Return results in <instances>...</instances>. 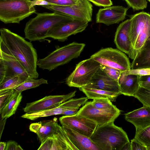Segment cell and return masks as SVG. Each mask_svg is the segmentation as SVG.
I'll use <instances>...</instances> for the list:
<instances>
[{"mask_svg":"<svg viewBox=\"0 0 150 150\" xmlns=\"http://www.w3.org/2000/svg\"><path fill=\"white\" fill-rule=\"evenodd\" d=\"M0 32V51L14 57L30 77L37 79L38 55L32 43L8 29L1 28Z\"/></svg>","mask_w":150,"mask_h":150,"instance_id":"6da1fadb","label":"cell"},{"mask_svg":"<svg viewBox=\"0 0 150 150\" xmlns=\"http://www.w3.org/2000/svg\"><path fill=\"white\" fill-rule=\"evenodd\" d=\"M75 19L58 12L37 13L36 16L30 19L25 25L24 30L25 38L30 42L45 40L52 29Z\"/></svg>","mask_w":150,"mask_h":150,"instance_id":"7a4b0ae2","label":"cell"},{"mask_svg":"<svg viewBox=\"0 0 150 150\" xmlns=\"http://www.w3.org/2000/svg\"><path fill=\"white\" fill-rule=\"evenodd\" d=\"M90 138L99 150H122L129 142L126 132L114 122L97 126Z\"/></svg>","mask_w":150,"mask_h":150,"instance_id":"3957f363","label":"cell"},{"mask_svg":"<svg viewBox=\"0 0 150 150\" xmlns=\"http://www.w3.org/2000/svg\"><path fill=\"white\" fill-rule=\"evenodd\" d=\"M85 46L84 43L73 42L58 47L46 57L38 59L37 66L40 69L50 71L78 57Z\"/></svg>","mask_w":150,"mask_h":150,"instance_id":"277c9868","label":"cell"},{"mask_svg":"<svg viewBox=\"0 0 150 150\" xmlns=\"http://www.w3.org/2000/svg\"><path fill=\"white\" fill-rule=\"evenodd\" d=\"M35 11L30 0L0 1V20L5 24L19 23Z\"/></svg>","mask_w":150,"mask_h":150,"instance_id":"5b68a950","label":"cell"},{"mask_svg":"<svg viewBox=\"0 0 150 150\" xmlns=\"http://www.w3.org/2000/svg\"><path fill=\"white\" fill-rule=\"evenodd\" d=\"M130 19V36L133 49L129 57L133 60L145 41L150 39V14L139 12Z\"/></svg>","mask_w":150,"mask_h":150,"instance_id":"8992f818","label":"cell"},{"mask_svg":"<svg viewBox=\"0 0 150 150\" xmlns=\"http://www.w3.org/2000/svg\"><path fill=\"white\" fill-rule=\"evenodd\" d=\"M101 66V64L91 57L80 62L67 78V84L69 87L79 88L85 86Z\"/></svg>","mask_w":150,"mask_h":150,"instance_id":"52a82bcc","label":"cell"},{"mask_svg":"<svg viewBox=\"0 0 150 150\" xmlns=\"http://www.w3.org/2000/svg\"><path fill=\"white\" fill-rule=\"evenodd\" d=\"M90 57L101 65L121 71L131 69V64L125 54L121 51L112 48L101 49Z\"/></svg>","mask_w":150,"mask_h":150,"instance_id":"ba28073f","label":"cell"},{"mask_svg":"<svg viewBox=\"0 0 150 150\" xmlns=\"http://www.w3.org/2000/svg\"><path fill=\"white\" fill-rule=\"evenodd\" d=\"M42 6L54 12L67 15L75 19L88 22L92 20L93 6L88 0H79L76 4L69 5L53 4Z\"/></svg>","mask_w":150,"mask_h":150,"instance_id":"9c48e42d","label":"cell"},{"mask_svg":"<svg viewBox=\"0 0 150 150\" xmlns=\"http://www.w3.org/2000/svg\"><path fill=\"white\" fill-rule=\"evenodd\" d=\"M118 108L110 110L97 108L91 104V101L87 102L79 110L77 114L86 117L101 126L114 122L120 114Z\"/></svg>","mask_w":150,"mask_h":150,"instance_id":"30bf717a","label":"cell"},{"mask_svg":"<svg viewBox=\"0 0 150 150\" xmlns=\"http://www.w3.org/2000/svg\"><path fill=\"white\" fill-rule=\"evenodd\" d=\"M59 120L62 126L89 138L98 126L94 121L77 113L72 115L62 116Z\"/></svg>","mask_w":150,"mask_h":150,"instance_id":"8fae6325","label":"cell"},{"mask_svg":"<svg viewBox=\"0 0 150 150\" xmlns=\"http://www.w3.org/2000/svg\"><path fill=\"white\" fill-rule=\"evenodd\" d=\"M76 91L64 95L46 96L39 100L28 103L23 108L25 113H31L58 107L75 95Z\"/></svg>","mask_w":150,"mask_h":150,"instance_id":"7c38bea8","label":"cell"},{"mask_svg":"<svg viewBox=\"0 0 150 150\" xmlns=\"http://www.w3.org/2000/svg\"><path fill=\"white\" fill-rule=\"evenodd\" d=\"M0 81L17 76L29 77L21 63L14 57L0 51Z\"/></svg>","mask_w":150,"mask_h":150,"instance_id":"4fadbf2b","label":"cell"},{"mask_svg":"<svg viewBox=\"0 0 150 150\" xmlns=\"http://www.w3.org/2000/svg\"><path fill=\"white\" fill-rule=\"evenodd\" d=\"M88 22L75 19L62 24L51 30L47 38H50L61 42L66 40L70 36L84 30L88 25Z\"/></svg>","mask_w":150,"mask_h":150,"instance_id":"5bb4252c","label":"cell"},{"mask_svg":"<svg viewBox=\"0 0 150 150\" xmlns=\"http://www.w3.org/2000/svg\"><path fill=\"white\" fill-rule=\"evenodd\" d=\"M76 149L63 127L58 125L57 132L41 143L38 150H74Z\"/></svg>","mask_w":150,"mask_h":150,"instance_id":"9a60e30c","label":"cell"},{"mask_svg":"<svg viewBox=\"0 0 150 150\" xmlns=\"http://www.w3.org/2000/svg\"><path fill=\"white\" fill-rule=\"evenodd\" d=\"M128 8L120 6H109L99 9L96 22L107 25L118 23L124 20Z\"/></svg>","mask_w":150,"mask_h":150,"instance_id":"2e32d148","label":"cell"},{"mask_svg":"<svg viewBox=\"0 0 150 150\" xmlns=\"http://www.w3.org/2000/svg\"><path fill=\"white\" fill-rule=\"evenodd\" d=\"M131 23L130 18L119 25L115 33L114 41L117 47L128 54L129 57L133 49L130 36Z\"/></svg>","mask_w":150,"mask_h":150,"instance_id":"e0dca14e","label":"cell"},{"mask_svg":"<svg viewBox=\"0 0 150 150\" xmlns=\"http://www.w3.org/2000/svg\"><path fill=\"white\" fill-rule=\"evenodd\" d=\"M85 87L121 94L118 81L110 77L100 68Z\"/></svg>","mask_w":150,"mask_h":150,"instance_id":"ac0fdd59","label":"cell"},{"mask_svg":"<svg viewBox=\"0 0 150 150\" xmlns=\"http://www.w3.org/2000/svg\"><path fill=\"white\" fill-rule=\"evenodd\" d=\"M126 121L133 124L136 133L150 126V107L144 106L125 114Z\"/></svg>","mask_w":150,"mask_h":150,"instance_id":"d6986e66","label":"cell"},{"mask_svg":"<svg viewBox=\"0 0 150 150\" xmlns=\"http://www.w3.org/2000/svg\"><path fill=\"white\" fill-rule=\"evenodd\" d=\"M58 125L57 119L55 118L49 121L32 123L30 126L29 129L37 134L42 143L48 137L57 132Z\"/></svg>","mask_w":150,"mask_h":150,"instance_id":"ffe728a7","label":"cell"},{"mask_svg":"<svg viewBox=\"0 0 150 150\" xmlns=\"http://www.w3.org/2000/svg\"><path fill=\"white\" fill-rule=\"evenodd\" d=\"M140 78L139 75H126L122 71L118 81L121 94L133 96L140 86Z\"/></svg>","mask_w":150,"mask_h":150,"instance_id":"44dd1931","label":"cell"},{"mask_svg":"<svg viewBox=\"0 0 150 150\" xmlns=\"http://www.w3.org/2000/svg\"><path fill=\"white\" fill-rule=\"evenodd\" d=\"M69 139L79 150H99L90 138L62 126Z\"/></svg>","mask_w":150,"mask_h":150,"instance_id":"7402d4cb","label":"cell"},{"mask_svg":"<svg viewBox=\"0 0 150 150\" xmlns=\"http://www.w3.org/2000/svg\"><path fill=\"white\" fill-rule=\"evenodd\" d=\"M150 69V39L147 40L131 64V69Z\"/></svg>","mask_w":150,"mask_h":150,"instance_id":"603a6c76","label":"cell"},{"mask_svg":"<svg viewBox=\"0 0 150 150\" xmlns=\"http://www.w3.org/2000/svg\"><path fill=\"white\" fill-rule=\"evenodd\" d=\"M83 93L88 99H94L104 98L115 101L117 97L119 95L116 93L100 89L91 88L86 87H82L79 88Z\"/></svg>","mask_w":150,"mask_h":150,"instance_id":"cb8c5ba5","label":"cell"},{"mask_svg":"<svg viewBox=\"0 0 150 150\" xmlns=\"http://www.w3.org/2000/svg\"><path fill=\"white\" fill-rule=\"evenodd\" d=\"M21 92L16 91L14 90L10 99L0 111L2 118H9L15 114L22 98Z\"/></svg>","mask_w":150,"mask_h":150,"instance_id":"d4e9b609","label":"cell"},{"mask_svg":"<svg viewBox=\"0 0 150 150\" xmlns=\"http://www.w3.org/2000/svg\"><path fill=\"white\" fill-rule=\"evenodd\" d=\"M65 110L59 106L56 108L38 112L27 113L21 116L22 118H26L32 120H35L39 118L45 117L52 115L63 114Z\"/></svg>","mask_w":150,"mask_h":150,"instance_id":"484cf974","label":"cell"},{"mask_svg":"<svg viewBox=\"0 0 150 150\" xmlns=\"http://www.w3.org/2000/svg\"><path fill=\"white\" fill-rule=\"evenodd\" d=\"M27 79L20 76L5 78L0 81V91L14 89Z\"/></svg>","mask_w":150,"mask_h":150,"instance_id":"4316f807","label":"cell"},{"mask_svg":"<svg viewBox=\"0 0 150 150\" xmlns=\"http://www.w3.org/2000/svg\"><path fill=\"white\" fill-rule=\"evenodd\" d=\"M48 84L47 80L43 78L36 79L29 77L22 84L14 88L17 92H21L32 88L38 87L41 84Z\"/></svg>","mask_w":150,"mask_h":150,"instance_id":"83f0119b","label":"cell"},{"mask_svg":"<svg viewBox=\"0 0 150 150\" xmlns=\"http://www.w3.org/2000/svg\"><path fill=\"white\" fill-rule=\"evenodd\" d=\"M133 96L137 98L143 105L150 107V89L140 86Z\"/></svg>","mask_w":150,"mask_h":150,"instance_id":"f1b7e54d","label":"cell"},{"mask_svg":"<svg viewBox=\"0 0 150 150\" xmlns=\"http://www.w3.org/2000/svg\"><path fill=\"white\" fill-rule=\"evenodd\" d=\"M88 99L87 97L71 98L61 103L59 106L64 108L65 110L74 108L79 109L81 106L83 105L87 102Z\"/></svg>","mask_w":150,"mask_h":150,"instance_id":"f546056e","label":"cell"},{"mask_svg":"<svg viewBox=\"0 0 150 150\" xmlns=\"http://www.w3.org/2000/svg\"><path fill=\"white\" fill-rule=\"evenodd\" d=\"M134 138L146 147L150 146V126L136 133Z\"/></svg>","mask_w":150,"mask_h":150,"instance_id":"4dcf8cb0","label":"cell"},{"mask_svg":"<svg viewBox=\"0 0 150 150\" xmlns=\"http://www.w3.org/2000/svg\"><path fill=\"white\" fill-rule=\"evenodd\" d=\"M91 104L95 107L100 109L110 110L117 108L110 100L107 99H94L91 101Z\"/></svg>","mask_w":150,"mask_h":150,"instance_id":"1f68e13d","label":"cell"},{"mask_svg":"<svg viewBox=\"0 0 150 150\" xmlns=\"http://www.w3.org/2000/svg\"><path fill=\"white\" fill-rule=\"evenodd\" d=\"M14 92V89L0 91V111L7 103Z\"/></svg>","mask_w":150,"mask_h":150,"instance_id":"d6a6232c","label":"cell"},{"mask_svg":"<svg viewBox=\"0 0 150 150\" xmlns=\"http://www.w3.org/2000/svg\"><path fill=\"white\" fill-rule=\"evenodd\" d=\"M130 7L134 10L144 9L147 7L146 0H124Z\"/></svg>","mask_w":150,"mask_h":150,"instance_id":"836d02e7","label":"cell"},{"mask_svg":"<svg viewBox=\"0 0 150 150\" xmlns=\"http://www.w3.org/2000/svg\"><path fill=\"white\" fill-rule=\"evenodd\" d=\"M100 68L110 78L118 81L121 71L114 68L101 65Z\"/></svg>","mask_w":150,"mask_h":150,"instance_id":"e575fe53","label":"cell"},{"mask_svg":"<svg viewBox=\"0 0 150 150\" xmlns=\"http://www.w3.org/2000/svg\"><path fill=\"white\" fill-rule=\"evenodd\" d=\"M123 72L126 75H136L141 76L150 75V69H130L129 70L123 71Z\"/></svg>","mask_w":150,"mask_h":150,"instance_id":"d590c367","label":"cell"},{"mask_svg":"<svg viewBox=\"0 0 150 150\" xmlns=\"http://www.w3.org/2000/svg\"><path fill=\"white\" fill-rule=\"evenodd\" d=\"M49 3L60 6L71 5L76 4L79 0H44Z\"/></svg>","mask_w":150,"mask_h":150,"instance_id":"8d00e7d4","label":"cell"},{"mask_svg":"<svg viewBox=\"0 0 150 150\" xmlns=\"http://www.w3.org/2000/svg\"><path fill=\"white\" fill-rule=\"evenodd\" d=\"M98 6L106 7L111 6L112 5L111 0H88Z\"/></svg>","mask_w":150,"mask_h":150,"instance_id":"74e56055","label":"cell"},{"mask_svg":"<svg viewBox=\"0 0 150 150\" xmlns=\"http://www.w3.org/2000/svg\"><path fill=\"white\" fill-rule=\"evenodd\" d=\"M131 150H146V147L134 138L131 140Z\"/></svg>","mask_w":150,"mask_h":150,"instance_id":"f35d334b","label":"cell"},{"mask_svg":"<svg viewBox=\"0 0 150 150\" xmlns=\"http://www.w3.org/2000/svg\"><path fill=\"white\" fill-rule=\"evenodd\" d=\"M5 150H23V149L16 142L9 141L7 142Z\"/></svg>","mask_w":150,"mask_h":150,"instance_id":"ab89813d","label":"cell"},{"mask_svg":"<svg viewBox=\"0 0 150 150\" xmlns=\"http://www.w3.org/2000/svg\"><path fill=\"white\" fill-rule=\"evenodd\" d=\"M54 4L49 3L44 0H33L31 1V5L32 6H43L47 5H51Z\"/></svg>","mask_w":150,"mask_h":150,"instance_id":"60d3db41","label":"cell"},{"mask_svg":"<svg viewBox=\"0 0 150 150\" xmlns=\"http://www.w3.org/2000/svg\"><path fill=\"white\" fill-rule=\"evenodd\" d=\"M79 110L77 108L72 109L65 111L62 115H72L76 114Z\"/></svg>","mask_w":150,"mask_h":150,"instance_id":"b9f144b4","label":"cell"},{"mask_svg":"<svg viewBox=\"0 0 150 150\" xmlns=\"http://www.w3.org/2000/svg\"><path fill=\"white\" fill-rule=\"evenodd\" d=\"M150 83V75L140 76V83Z\"/></svg>","mask_w":150,"mask_h":150,"instance_id":"7bdbcfd3","label":"cell"},{"mask_svg":"<svg viewBox=\"0 0 150 150\" xmlns=\"http://www.w3.org/2000/svg\"><path fill=\"white\" fill-rule=\"evenodd\" d=\"M122 150H131V142H129L126 143L123 147Z\"/></svg>","mask_w":150,"mask_h":150,"instance_id":"ee69618b","label":"cell"},{"mask_svg":"<svg viewBox=\"0 0 150 150\" xmlns=\"http://www.w3.org/2000/svg\"><path fill=\"white\" fill-rule=\"evenodd\" d=\"M7 143L6 142H0V150H5Z\"/></svg>","mask_w":150,"mask_h":150,"instance_id":"f6af8a7d","label":"cell"},{"mask_svg":"<svg viewBox=\"0 0 150 150\" xmlns=\"http://www.w3.org/2000/svg\"><path fill=\"white\" fill-rule=\"evenodd\" d=\"M140 86H143L150 89V83H140Z\"/></svg>","mask_w":150,"mask_h":150,"instance_id":"bcb514c9","label":"cell"},{"mask_svg":"<svg viewBox=\"0 0 150 150\" xmlns=\"http://www.w3.org/2000/svg\"><path fill=\"white\" fill-rule=\"evenodd\" d=\"M146 150H150V146L146 147Z\"/></svg>","mask_w":150,"mask_h":150,"instance_id":"7dc6e473","label":"cell"},{"mask_svg":"<svg viewBox=\"0 0 150 150\" xmlns=\"http://www.w3.org/2000/svg\"><path fill=\"white\" fill-rule=\"evenodd\" d=\"M6 0H0V1H4Z\"/></svg>","mask_w":150,"mask_h":150,"instance_id":"c3c4849f","label":"cell"},{"mask_svg":"<svg viewBox=\"0 0 150 150\" xmlns=\"http://www.w3.org/2000/svg\"><path fill=\"white\" fill-rule=\"evenodd\" d=\"M148 1H149V2H150V0H148Z\"/></svg>","mask_w":150,"mask_h":150,"instance_id":"681fc988","label":"cell"}]
</instances>
